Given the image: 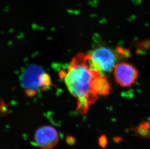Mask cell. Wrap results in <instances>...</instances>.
<instances>
[{
  "label": "cell",
  "instance_id": "6da1fadb",
  "mask_svg": "<svg viewBox=\"0 0 150 149\" xmlns=\"http://www.w3.org/2000/svg\"><path fill=\"white\" fill-rule=\"evenodd\" d=\"M101 72L92 69L88 54L80 53L69 63L66 70L62 73L69 91L77 99V111L86 114L98 98L93 90L95 77Z\"/></svg>",
  "mask_w": 150,
  "mask_h": 149
},
{
  "label": "cell",
  "instance_id": "7a4b0ae2",
  "mask_svg": "<svg viewBox=\"0 0 150 149\" xmlns=\"http://www.w3.org/2000/svg\"><path fill=\"white\" fill-rule=\"evenodd\" d=\"M21 81L25 93L28 96H35L40 90H45L52 85L49 75L35 65H30L25 69Z\"/></svg>",
  "mask_w": 150,
  "mask_h": 149
},
{
  "label": "cell",
  "instance_id": "3957f363",
  "mask_svg": "<svg viewBox=\"0 0 150 149\" xmlns=\"http://www.w3.org/2000/svg\"><path fill=\"white\" fill-rule=\"evenodd\" d=\"M92 69L99 72H109L114 68L117 59L121 58L116 49L100 47L88 54Z\"/></svg>",
  "mask_w": 150,
  "mask_h": 149
},
{
  "label": "cell",
  "instance_id": "277c9868",
  "mask_svg": "<svg viewBox=\"0 0 150 149\" xmlns=\"http://www.w3.org/2000/svg\"><path fill=\"white\" fill-rule=\"evenodd\" d=\"M34 141L41 149H52L57 146L59 141L58 132L51 125L41 126L35 130Z\"/></svg>",
  "mask_w": 150,
  "mask_h": 149
},
{
  "label": "cell",
  "instance_id": "5b68a950",
  "mask_svg": "<svg viewBox=\"0 0 150 149\" xmlns=\"http://www.w3.org/2000/svg\"><path fill=\"white\" fill-rule=\"evenodd\" d=\"M114 76L117 83L122 87H130L136 82L139 73L137 69L130 63L123 62L115 65Z\"/></svg>",
  "mask_w": 150,
  "mask_h": 149
},
{
  "label": "cell",
  "instance_id": "8992f818",
  "mask_svg": "<svg viewBox=\"0 0 150 149\" xmlns=\"http://www.w3.org/2000/svg\"><path fill=\"white\" fill-rule=\"evenodd\" d=\"M94 91L97 96L108 94L110 90L109 82L106 77L100 73L95 77L94 82Z\"/></svg>",
  "mask_w": 150,
  "mask_h": 149
},
{
  "label": "cell",
  "instance_id": "52a82bcc",
  "mask_svg": "<svg viewBox=\"0 0 150 149\" xmlns=\"http://www.w3.org/2000/svg\"><path fill=\"white\" fill-rule=\"evenodd\" d=\"M131 130L136 135L150 138V121H144Z\"/></svg>",
  "mask_w": 150,
  "mask_h": 149
},
{
  "label": "cell",
  "instance_id": "ba28073f",
  "mask_svg": "<svg viewBox=\"0 0 150 149\" xmlns=\"http://www.w3.org/2000/svg\"><path fill=\"white\" fill-rule=\"evenodd\" d=\"M98 142H99L100 146L102 147V148L105 147L108 144V139H107L106 136L105 135H102L99 138Z\"/></svg>",
  "mask_w": 150,
  "mask_h": 149
},
{
  "label": "cell",
  "instance_id": "9c48e42d",
  "mask_svg": "<svg viewBox=\"0 0 150 149\" xmlns=\"http://www.w3.org/2000/svg\"><path fill=\"white\" fill-rule=\"evenodd\" d=\"M66 141L68 145H73L75 144L76 139L74 136H71V135H69L66 136Z\"/></svg>",
  "mask_w": 150,
  "mask_h": 149
},
{
  "label": "cell",
  "instance_id": "30bf717a",
  "mask_svg": "<svg viewBox=\"0 0 150 149\" xmlns=\"http://www.w3.org/2000/svg\"><path fill=\"white\" fill-rule=\"evenodd\" d=\"M97 0H93L92 1H89L88 2V4L89 6H92V7L97 6Z\"/></svg>",
  "mask_w": 150,
  "mask_h": 149
},
{
  "label": "cell",
  "instance_id": "8fae6325",
  "mask_svg": "<svg viewBox=\"0 0 150 149\" xmlns=\"http://www.w3.org/2000/svg\"><path fill=\"white\" fill-rule=\"evenodd\" d=\"M80 13V11L79 10H74V14L75 15H78Z\"/></svg>",
  "mask_w": 150,
  "mask_h": 149
},
{
  "label": "cell",
  "instance_id": "7c38bea8",
  "mask_svg": "<svg viewBox=\"0 0 150 149\" xmlns=\"http://www.w3.org/2000/svg\"><path fill=\"white\" fill-rule=\"evenodd\" d=\"M74 10H71V9H68L67 10L68 13H69V14H74Z\"/></svg>",
  "mask_w": 150,
  "mask_h": 149
},
{
  "label": "cell",
  "instance_id": "4fadbf2b",
  "mask_svg": "<svg viewBox=\"0 0 150 149\" xmlns=\"http://www.w3.org/2000/svg\"><path fill=\"white\" fill-rule=\"evenodd\" d=\"M4 11L6 12L8 11V6H6V8L4 9Z\"/></svg>",
  "mask_w": 150,
  "mask_h": 149
}]
</instances>
